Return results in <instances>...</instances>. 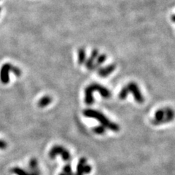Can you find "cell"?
Returning <instances> with one entry per match:
<instances>
[{
  "mask_svg": "<svg viewBox=\"0 0 175 175\" xmlns=\"http://www.w3.org/2000/svg\"><path fill=\"white\" fill-rule=\"evenodd\" d=\"M83 115H85L87 118H94L96 120H97L98 121H99L101 123V126H104L106 129H110V130L115 131H120V126H118V124L115 123L113 121H110V120L107 118L106 116L101 112L98 111L96 110H91V109H86L83 111Z\"/></svg>",
  "mask_w": 175,
  "mask_h": 175,
  "instance_id": "obj_1",
  "label": "cell"
},
{
  "mask_svg": "<svg viewBox=\"0 0 175 175\" xmlns=\"http://www.w3.org/2000/svg\"><path fill=\"white\" fill-rule=\"evenodd\" d=\"M95 91L99 92L101 97L105 98V99H109L112 96L111 92L106 87H104L100 84L92 83L87 86L85 90V102L87 104L91 105L94 103L93 93Z\"/></svg>",
  "mask_w": 175,
  "mask_h": 175,
  "instance_id": "obj_2",
  "label": "cell"
},
{
  "mask_svg": "<svg viewBox=\"0 0 175 175\" xmlns=\"http://www.w3.org/2000/svg\"><path fill=\"white\" fill-rule=\"evenodd\" d=\"M130 92L132 93V95L134 96V99H135L136 102L140 103V104L144 102L145 98L142 94L141 91H140L139 87L138 86L137 84L134 83V82H131L126 86L122 88L120 94H119V98L121 100H124Z\"/></svg>",
  "mask_w": 175,
  "mask_h": 175,
  "instance_id": "obj_3",
  "label": "cell"
},
{
  "mask_svg": "<svg viewBox=\"0 0 175 175\" xmlns=\"http://www.w3.org/2000/svg\"><path fill=\"white\" fill-rule=\"evenodd\" d=\"M175 113L174 110L170 107H164L158 110L155 113L152 122L154 125H161V124L167 123L174 120Z\"/></svg>",
  "mask_w": 175,
  "mask_h": 175,
  "instance_id": "obj_4",
  "label": "cell"
},
{
  "mask_svg": "<svg viewBox=\"0 0 175 175\" xmlns=\"http://www.w3.org/2000/svg\"><path fill=\"white\" fill-rule=\"evenodd\" d=\"M11 71L16 77H20L21 75V70L18 67L12 65L10 63H6L2 66L1 69H0V80L5 85L8 84L10 81L9 72Z\"/></svg>",
  "mask_w": 175,
  "mask_h": 175,
  "instance_id": "obj_5",
  "label": "cell"
},
{
  "mask_svg": "<svg viewBox=\"0 0 175 175\" xmlns=\"http://www.w3.org/2000/svg\"><path fill=\"white\" fill-rule=\"evenodd\" d=\"M58 155H61L64 161L69 162L72 159L71 153H69V150L61 145H55L49 152V156L51 159H55Z\"/></svg>",
  "mask_w": 175,
  "mask_h": 175,
  "instance_id": "obj_6",
  "label": "cell"
},
{
  "mask_svg": "<svg viewBox=\"0 0 175 175\" xmlns=\"http://www.w3.org/2000/svg\"><path fill=\"white\" fill-rule=\"evenodd\" d=\"M92 167L88 162L87 159L82 158L79 161L76 167L75 175H88L91 172Z\"/></svg>",
  "mask_w": 175,
  "mask_h": 175,
  "instance_id": "obj_7",
  "label": "cell"
},
{
  "mask_svg": "<svg viewBox=\"0 0 175 175\" xmlns=\"http://www.w3.org/2000/svg\"><path fill=\"white\" fill-rule=\"evenodd\" d=\"M115 68H116V66L115 64H109L104 67L99 68L98 69V74L101 78H107L115 71Z\"/></svg>",
  "mask_w": 175,
  "mask_h": 175,
  "instance_id": "obj_8",
  "label": "cell"
},
{
  "mask_svg": "<svg viewBox=\"0 0 175 175\" xmlns=\"http://www.w3.org/2000/svg\"><path fill=\"white\" fill-rule=\"evenodd\" d=\"M99 56V51H98L96 49H94L91 52V57L89 59H88V60H85V66L88 69L91 70V71H93V69H94V64H95V61L96 59V58Z\"/></svg>",
  "mask_w": 175,
  "mask_h": 175,
  "instance_id": "obj_9",
  "label": "cell"
},
{
  "mask_svg": "<svg viewBox=\"0 0 175 175\" xmlns=\"http://www.w3.org/2000/svg\"><path fill=\"white\" fill-rule=\"evenodd\" d=\"M29 168L30 169V172L35 174L37 175H40V171L38 166V161L36 158H33L29 161Z\"/></svg>",
  "mask_w": 175,
  "mask_h": 175,
  "instance_id": "obj_10",
  "label": "cell"
},
{
  "mask_svg": "<svg viewBox=\"0 0 175 175\" xmlns=\"http://www.w3.org/2000/svg\"><path fill=\"white\" fill-rule=\"evenodd\" d=\"M52 99L50 96H45L43 98L40 99V101H38V107L40 108H44L45 107L48 106L50 103L52 102Z\"/></svg>",
  "mask_w": 175,
  "mask_h": 175,
  "instance_id": "obj_11",
  "label": "cell"
},
{
  "mask_svg": "<svg viewBox=\"0 0 175 175\" xmlns=\"http://www.w3.org/2000/svg\"><path fill=\"white\" fill-rule=\"evenodd\" d=\"M11 171L15 175H37L35 174H33V173L28 172V171H25L24 169H23L20 167H14L11 169Z\"/></svg>",
  "mask_w": 175,
  "mask_h": 175,
  "instance_id": "obj_12",
  "label": "cell"
},
{
  "mask_svg": "<svg viewBox=\"0 0 175 175\" xmlns=\"http://www.w3.org/2000/svg\"><path fill=\"white\" fill-rule=\"evenodd\" d=\"M59 175H75V173L73 172L71 164L68 163L63 168L62 171L59 174Z\"/></svg>",
  "mask_w": 175,
  "mask_h": 175,
  "instance_id": "obj_13",
  "label": "cell"
},
{
  "mask_svg": "<svg viewBox=\"0 0 175 175\" xmlns=\"http://www.w3.org/2000/svg\"><path fill=\"white\" fill-rule=\"evenodd\" d=\"M86 60V55H85V50L83 48H80L78 50V63L81 65L85 63Z\"/></svg>",
  "mask_w": 175,
  "mask_h": 175,
  "instance_id": "obj_14",
  "label": "cell"
},
{
  "mask_svg": "<svg viewBox=\"0 0 175 175\" xmlns=\"http://www.w3.org/2000/svg\"><path fill=\"white\" fill-rule=\"evenodd\" d=\"M106 129H107L106 128L103 126H98L93 128L94 132L99 134V135H102V134H104V133L106 132Z\"/></svg>",
  "mask_w": 175,
  "mask_h": 175,
  "instance_id": "obj_15",
  "label": "cell"
},
{
  "mask_svg": "<svg viewBox=\"0 0 175 175\" xmlns=\"http://www.w3.org/2000/svg\"><path fill=\"white\" fill-rule=\"evenodd\" d=\"M8 148V143L4 140L0 139V150H5Z\"/></svg>",
  "mask_w": 175,
  "mask_h": 175,
  "instance_id": "obj_16",
  "label": "cell"
},
{
  "mask_svg": "<svg viewBox=\"0 0 175 175\" xmlns=\"http://www.w3.org/2000/svg\"><path fill=\"white\" fill-rule=\"evenodd\" d=\"M171 21L174 23H175V15H173L172 16H171Z\"/></svg>",
  "mask_w": 175,
  "mask_h": 175,
  "instance_id": "obj_17",
  "label": "cell"
},
{
  "mask_svg": "<svg viewBox=\"0 0 175 175\" xmlns=\"http://www.w3.org/2000/svg\"><path fill=\"white\" fill-rule=\"evenodd\" d=\"M1 10H2V9H1V8H0V12H1Z\"/></svg>",
  "mask_w": 175,
  "mask_h": 175,
  "instance_id": "obj_18",
  "label": "cell"
}]
</instances>
